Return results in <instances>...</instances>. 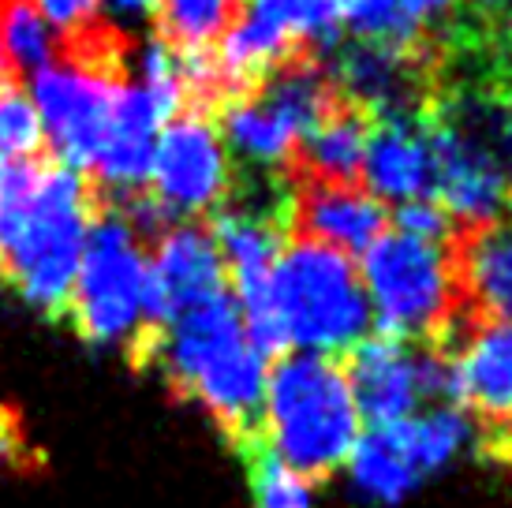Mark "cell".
I'll list each match as a JSON object with an SVG mask.
<instances>
[{"label":"cell","mask_w":512,"mask_h":508,"mask_svg":"<svg viewBox=\"0 0 512 508\" xmlns=\"http://www.w3.org/2000/svg\"><path fill=\"white\" fill-rule=\"evenodd\" d=\"M326 71L337 98L382 120H427L434 101L430 42L385 45L367 38H341L326 53Z\"/></svg>","instance_id":"7"},{"label":"cell","mask_w":512,"mask_h":508,"mask_svg":"<svg viewBox=\"0 0 512 508\" xmlns=\"http://www.w3.org/2000/svg\"><path fill=\"white\" fill-rule=\"evenodd\" d=\"M45 154L42 116L34 101L23 94V86L8 79L0 83V165L4 161H27Z\"/></svg>","instance_id":"23"},{"label":"cell","mask_w":512,"mask_h":508,"mask_svg":"<svg viewBox=\"0 0 512 508\" xmlns=\"http://www.w3.org/2000/svg\"><path fill=\"white\" fill-rule=\"evenodd\" d=\"M460 0H341L348 27L367 42L419 45Z\"/></svg>","instance_id":"18"},{"label":"cell","mask_w":512,"mask_h":508,"mask_svg":"<svg viewBox=\"0 0 512 508\" xmlns=\"http://www.w3.org/2000/svg\"><path fill=\"white\" fill-rule=\"evenodd\" d=\"M228 292V273L206 221H184L150 247L146 273V337L172 318ZM146 348V344H143Z\"/></svg>","instance_id":"10"},{"label":"cell","mask_w":512,"mask_h":508,"mask_svg":"<svg viewBox=\"0 0 512 508\" xmlns=\"http://www.w3.org/2000/svg\"><path fill=\"white\" fill-rule=\"evenodd\" d=\"M258 419L266 430V449L307 482L326 479L348 464L363 434L348 374L329 355H281L266 374Z\"/></svg>","instance_id":"3"},{"label":"cell","mask_w":512,"mask_h":508,"mask_svg":"<svg viewBox=\"0 0 512 508\" xmlns=\"http://www.w3.org/2000/svg\"><path fill=\"white\" fill-rule=\"evenodd\" d=\"M34 8L57 34H72L98 15V0H34Z\"/></svg>","instance_id":"25"},{"label":"cell","mask_w":512,"mask_h":508,"mask_svg":"<svg viewBox=\"0 0 512 508\" xmlns=\"http://www.w3.org/2000/svg\"><path fill=\"white\" fill-rule=\"evenodd\" d=\"M270 311L285 352L329 355L352 352L374 329L359 266L326 243L288 236L270 273Z\"/></svg>","instance_id":"4"},{"label":"cell","mask_w":512,"mask_h":508,"mask_svg":"<svg viewBox=\"0 0 512 508\" xmlns=\"http://www.w3.org/2000/svg\"><path fill=\"white\" fill-rule=\"evenodd\" d=\"M247 479L255 508H314V486L292 467H285L262 441H243Z\"/></svg>","instance_id":"22"},{"label":"cell","mask_w":512,"mask_h":508,"mask_svg":"<svg viewBox=\"0 0 512 508\" xmlns=\"http://www.w3.org/2000/svg\"><path fill=\"white\" fill-rule=\"evenodd\" d=\"M240 12V0H157L154 34L180 57L210 53Z\"/></svg>","instance_id":"19"},{"label":"cell","mask_w":512,"mask_h":508,"mask_svg":"<svg viewBox=\"0 0 512 508\" xmlns=\"http://www.w3.org/2000/svg\"><path fill=\"white\" fill-rule=\"evenodd\" d=\"M143 355L154 359L176 393L202 404L236 441L255 438L270 359L251 344L228 292L150 333Z\"/></svg>","instance_id":"2"},{"label":"cell","mask_w":512,"mask_h":508,"mask_svg":"<svg viewBox=\"0 0 512 508\" xmlns=\"http://www.w3.org/2000/svg\"><path fill=\"white\" fill-rule=\"evenodd\" d=\"M456 374L464 404L494 423H512V325H475L456 352Z\"/></svg>","instance_id":"16"},{"label":"cell","mask_w":512,"mask_h":508,"mask_svg":"<svg viewBox=\"0 0 512 508\" xmlns=\"http://www.w3.org/2000/svg\"><path fill=\"white\" fill-rule=\"evenodd\" d=\"M124 86V79L68 57H53L49 68L34 75V109L42 116V131L57 161L75 172L94 169Z\"/></svg>","instance_id":"8"},{"label":"cell","mask_w":512,"mask_h":508,"mask_svg":"<svg viewBox=\"0 0 512 508\" xmlns=\"http://www.w3.org/2000/svg\"><path fill=\"white\" fill-rule=\"evenodd\" d=\"M240 12L322 57L341 42V0H240Z\"/></svg>","instance_id":"20"},{"label":"cell","mask_w":512,"mask_h":508,"mask_svg":"<svg viewBox=\"0 0 512 508\" xmlns=\"http://www.w3.org/2000/svg\"><path fill=\"white\" fill-rule=\"evenodd\" d=\"M116 8H124V12H143V15H154L157 12V0H113Z\"/></svg>","instance_id":"28"},{"label":"cell","mask_w":512,"mask_h":508,"mask_svg":"<svg viewBox=\"0 0 512 508\" xmlns=\"http://www.w3.org/2000/svg\"><path fill=\"white\" fill-rule=\"evenodd\" d=\"M12 75H8V68H4V60H0V83H8Z\"/></svg>","instance_id":"29"},{"label":"cell","mask_w":512,"mask_h":508,"mask_svg":"<svg viewBox=\"0 0 512 508\" xmlns=\"http://www.w3.org/2000/svg\"><path fill=\"white\" fill-rule=\"evenodd\" d=\"M348 385L367 426H393L423 408L419 344L393 337L363 340L348 352Z\"/></svg>","instance_id":"12"},{"label":"cell","mask_w":512,"mask_h":508,"mask_svg":"<svg viewBox=\"0 0 512 508\" xmlns=\"http://www.w3.org/2000/svg\"><path fill=\"white\" fill-rule=\"evenodd\" d=\"M94 187V184H90ZM150 247L128 225V217L101 202L94 191V213L86 225L83 262L72 288L68 318L79 337L98 348H124L131 359L146 344V273Z\"/></svg>","instance_id":"5"},{"label":"cell","mask_w":512,"mask_h":508,"mask_svg":"<svg viewBox=\"0 0 512 508\" xmlns=\"http://www.w3.org/2000/svg\"><path fill=\"white\" fill-rule=\"evenodd\" d=\"M464 8L490 27L512 30V0H464Z\"/></svg>","instance_id":"27"},{"label":"cell","mask_w":512,"mask_h":508,"mask_svg":"<svg viewBox=\"0 0 512 508\" xmlns=\"http://www.w3.org/2000/svg\"><path fill=\"white\" fill-rule=\"evenodd\" d=\"M404 438L412 445V456L423 479L438 475L445 467L460 460L475 441V423L464 408H427L404 419Z\"/></svg>","instance_id":"21"},{"label":"cell","mask_w":512,"mask_h":508,"mask_svg":"<svg viewBox=\"0 0 512 508\" xmlns=\"http://www.w3.org/2000/svg\"><path fill=\"white\" fill-rule=\"evenodd\" d=\"M393 221H397V232L430 243H449L456 228V221L441 210L438 202H404V206H397Z\"/></svg>","instance_id":"24"},{"label":"cell","mask_w":512,"mask_h":508,"mask_svg":"<svg viewBox=\"0 0 512 508\" xmlns=\"http://www.w3.org/2000/svg\"><path fill=\"white\" fill-rule=\"evenodd\" d=\"M30 456H27V438H23V426L15 419L12 408H4L0 404V471L4 467H23Z\"/></svg>","instance_id":"26"},{"label":"cell","mask_w":512,"mask_h":508,"mask_svg":"<svg viewBox=\"0 0 512 508\" xmlns=\"http://www.w3.org/2000/svg\"><path fill=\"white\" fill-rule=\"evenodd\" d=\"M94 187L49 154L0 165V281L49 318H68Z\"/></svg>","instance_id":"1"},{"label":"cell","mask_w":512,"mask_h":508,"mask_svg":"<svg viewBox=\"0 0 512 508\" xmlns=\"http://www.w3.org/2000/svg\"><path fill=\"white\" fill-rule=\"evenodd\" d=\"M359 277L367 288L378 337L438 344L449 333V325L460 314H468L460 307L449 243L385 232L363 254Z\"/></svg>","instance_id":"6"},{"label":"cell","mask_w":512,"mask_h":508,"mask_svg":"<svg viewBox=\"0 0 512 508\" xmlns=\"http://www.w3.org/2000/svg\"><path fill=\"white\" fill-rule=\"evenodd\" d=\"M348 482L363 501L393 508L404 497H412L423 482V471L415 464L412 445L404 438V426H370L356 441L348 456Z\"/></svg>","instance_id":"17"},{"label":"cell","mask_w":512,"mask_h":508,"mask_svg":"<svg viewBox=\"0 0 512 508\" xmlns=\"http://www.w3.org/2000/svg\"><path fill=\"white\" fill-rule=\"evenodd\" d=\"M363 184L378 202H438V161L427 120L374 124L363 154Z\"/></svg>","instance_id":"13"},{"label":"cell","mask_w":512,"mask_h":508,"mask_svg":"<svg viewBox=\"0 0 512 508\" xmlns=\"http://www.w3.org/2000/svg\"><path fill=\"white\" fill-rule=\"evenodd\" d=\"M232 184V157L217 120L202 109H180L161 131L150 172V195L172 221H206L225 202Z\"/></svg>","instance_id":"9"},{"label":"cell","mask_w":512,"mask_h":508,"mask_svg":"<svg viewBox=\"0 0 512 508\" xmlns=\"http://www.w3.org/2000/svg\"><path fill=\"white\" fill-rule=\"evenodd\" d=\"M460 307L475 322L512 325V213L483 225H460L449 236Z\"/></svg>","instance_id":"11"},{"label":"cell","mask_w":512,"mask_h":508,"mask_svg":"<svg viewBox=\"0 0 512 508\" xmlns=\"http://www.w3.org/2000/svg\"><path fill=\"white\" fill-rule=\"evenodd\" d=\"M292 236L326 243L341 254H367L385 236L389 210L367 187L296 184L292 180Z\"/></svg>","instance_id":"14"},{"label":"cell","mask_w":512,"mask_h":508,"mask_svg":"<svg viewBox=\"0 0 512 508\" xmlns=\"http://www.w3.org/2000/svg\"><path fill=\"white\" fill-rule=\"evenodd\" d=\"M370 131L374 120L341 98L307 139L296 142V150L281 169L296 184L363 187V154Z\"/></svg>","instance_id":"15"}]
</instances>
